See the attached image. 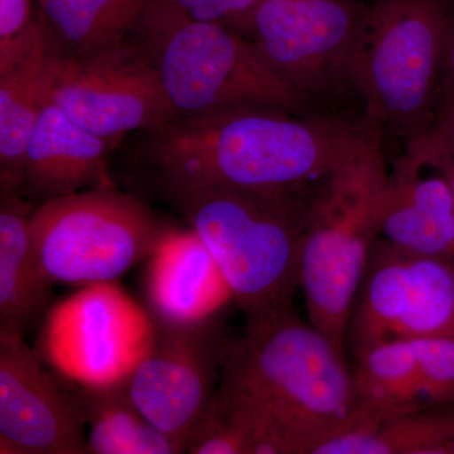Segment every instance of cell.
Instances as JSON below:
<instances>
[{"instance_id": "cell-1", "label": "cell", "mask_w": 454, "mask_h": 454, "mask_svg": "<svg viewBox=\"0 0 454 454\" xmlns=\"http://www.w3.org/2000/svg\"><path fill=\"white\" fill-rule=\"evenodd\" d=\"M148 134L142 155L163 184L309 196L382 133L365 118L245 109L177 119Z\"/></svg>"}, {"instance_id": "cell-2", "label": "cell", "mask_w": 454, "mask_h": 454, "mask_svg": "<svg viewBox=\"0 0 454 454\" xmlns=\"http://www.w3.org/2000/svg\"><path fill=\"white\" fill-rule=\"evenodd\" d=\"M219 393L249 429L252 454H315L360 406L345 351L293 309L225 340Z\"/></svg>"}, {"instance_id": "cell-3", "label": "cell", "mask_w": 454, "mask_h": 454, "mask_svg": "<svg viewBox=\"0 0 454 454\" xmlns=\"http://www.w3.org/2000/svg\"><path fill=\"white\" fill-rule=\"evenodd\" d=\"M205 245L245 321L292 309L309 196L164 184Z\"/></svg>"}, {"instance_id": "cell-4", "label": "cell", "mask_w": 454, "mask_h": 454, "mask_svg": "<svg viewBox=\"0 0 454 454\" xmlns=\"http://www.w3.org/2000/svg\"><path fill=\"white\" fill-rule=\"evenodd\" d=\"M387 175L384 134H379L319 184L307 205L301 289L310 324L343 351L358 289L380 238Z\"/></svg>"}, {"instance_id": "cell-5", "label": "cell", "mask_w": 454, "mask_h": 454, "mask_svg": "<svg viewBox=\"0 0 454 454\" xmlns=\"http://www.w3.org/2000/svg\"><path fill=\"white\" fill-rule=\"evenodd\" d=\"M129 41L154 66L177 119L245 109L315 112L249 38L220 23L151 5Z\"/></svg>"}, {"instance_id": "cell-6", "label": "cell", "mask_w": 454, "mask_h": 454, "mask_svg": "<svg viewBox=\"0 0 454 454\" xmlns=\"http://www.w3.org/2000/svg\"><path fill=\"white\" fill-rule=\"evenodd\" d=\"M450 8L444 0H375L365 8L349 83L364 118L404 142L435 119Z\"/></svg>"}, {"instance_id": "cell-7", "label": "cell", "mask_w": 454, "mask_h": 454, "mask_svg": "<svg viewBox=\"0 0 454 454\" xmlns=\"http://www.w3.org/2000/svg\"><path fill=\"white\" fill-rule=\"evenodd\" d=\"M172 227L112 184L33 208V247L53 284L110 283L154 252Z\"/></svg>"}, {"instance_id": "cell-8", "label": "cell", "mask_w": 454, "mask_h": 454, "mask_svg": "<svg viewBox=\"0 0 454 454\" xmlns=\"http://www.w3.org/2000/svg\"><path fill=\"white\" fill-rule=\"evenodd\" d=\"M151 315L114 282L90 284L47 313L35 351L80 387L121 384L153 342Z\"/></svg>"}, {"instance_id": "cell-9", "label": "cell", "mask_w": 454, "mask_h": 454, "mask_svg": "<svg viewBox=\"0 0 454 454\" xmlns=\"http://www.w3.org/2000/svg\"><path fill=\"white\" fill-rule=\"evenodd\" d=\"M365 8L360 0H258L245 37L313 107L351 90Z\"/></svg>"}, {"instance_id": "cell-10", "label": "cell", "mask_w": 454, "mask_h": 454, "mask_svg": "<svg viewBox=\"0 0 454 454\" xmlns=\"http://www.w3.org/2000/svg\"><path fill=\"white\" fill-rule=\"evenodd\" d=\"M454 337V262L379 238L349 317L352 349L385 340Z\"/></svg>"}, {"instance_id": "cell-11", "label": "cell", "mask_w": 454, "mask_h": 454, "mask_svg": "<svg viewBox=\"0 0 454 454\" xmlns=\"http://www.w3.org/2000/svg\"><path fill=\"white\" fill-rule=\"evenodd\" d=\"M51 100L83 129L112 142L177 119L154 66L130 41L85 61L53 57Z\"/></svg>"}, {"instance_id": "cell-12", "label": "cell", "mask_w": 454, "mask_h": 454, "mask_svg": "<svg viewBox=\"0 0 454 454\" xmlns=\"http://www.w3.org/2000/svg\"><path fill=\"white\" fill-rule=\"evenodd\" d=\"M223 342L214 319L184 327L155 325L151 348L125 381L134 406L182 453L219 390Z\"/></svg>"}, {"instance_id": "cell-13", "label": "cell", "mask_w": 454, "mask_h": 454, "mask_svg": "<svg viewBox=\"0 0 454 454\" xmlns=\"http://www.w3.org/2000/svg\"><path fill=\"white\" fill-rule=\"evenodd\" d=\"M0 453H88L76 385L47 370L23 334L0 333Z\"/></svg>"}, {"instance_id": "cell-14", "label": "cell", "mask_w": 454, "mask_h": 454, "mask_svg": "<svg viewBox=\"0 0 454 454\" xmlns=\"http://www.w3.org/2000/svg\"><path fill=\"white\" fill-rule=\"evenodd\" d=\"M379 231L385 241L414 254L454 262V197L450 182L420 137L387 175Z\"/></svg>"}, {"instance_id": "cell-15", "label": "cell", "mask_w": 454, "mask_h": 454, "mask_svg": "<svg viewBox=\"0 0 454 454\" xmlns=\"http://www.w3.org/2000/svg\"><path fill=\"white\" fill-rule=\"evenodd\" d=\"M146 262L145 298L155 325L205 324L234 300L216 262L191 229L172 227Z\"/></svg>"}, {"instance_id": "cell-16", "label": "cell", "mask_w": 454, "mask_h": 454, "mask_svg": "<svg viewBox=\"0 0 454 454\" xmlns=\"http://www.w3.org/2000/svg\"><path fill=\"white\" fill-rule=\"evenodd\" d=\"M110 143L112 140L83 129L50 100L27 145L20 193L42 203L107 186Z\"/></svg>"}, {"instance_id": "cell-17", "label": "cell", "mask_w": 454, "mask_h": 454, "mask_svg": "<svg viewBox=\"0 0 454 454\" xmlns=\"http://www.w3.org/2000/svg\"><path fill=\"white\" fill-rule=\"evenodd\" d=\"M153 0H38L35 14L51 55L85 61L121 47Z\"/></svg>"}, {"instance_id": "cell-18", "label": "cell", "mask_w": 454, "mask_h": 454, "mask_svg": "<svg viewBox=\"0 0 454 454\" xmlns=\"http://www.w3.org/2000/svg\"><path fill=\"white\" fill-rule=\"evenodd\" d=\"M315 454H454V405L403 411L360 405Z\"/></svg>"}, {"instance_id": "cell-19", "label": "cell", "mask_w": 454, "mask_h": 454, "mask_svg": "<svg viewBox=\"0 0 454 454\" xmlns=\"http://www.w3.org/2000/svg\"><path fill=\"white\" fill-rule=\"evenodd\" d=\"M31 202L2 193L0 202V333L25 336L46 313L52 282L33 247Z\"/></svg>"}, {"instance_id": "cell-20", "label": "cell", "mask_w": 454, "mask_h": 454, "mask_svg": "<svg viewBox=\"0 0 454 454\" xmlns=\"http://www.w3.org/2000/svg\"><path fill=\"white\" fill-rule=\"evenodd\" d=\"M52 85L53 56L40 27L32 46L16 62L0 71L2 193H20L27 145L42 110L51 100Z\"/></svg>"}, {"instance_id": "cell-21", "label": "cell", "mask_w": 454, "mask_h": 454, "mask_svg": "<svg viewBox=\"0 0 454 454\" xmlns=\"http://www.w3.org/2000/svg\"><path fill=\"white\" fill-rule=\"evenodd\" d=\"M86 422L88 454H179L175 442L155 428L131 403L125 382L77 387Z\"/></svg>"}, {"instance_id": "cell-22", "label": "cell", "mask_w": 454, "mask_h": 454, "mask_svg": "<svg viewBox=\"0 0 454 454\" xmlns=\"http://www.w3.org/2000/svg\"><path fill=\"white\" fill-rule=\"evenodd\" d=\"M354 354L352 372L361 406L375 411L427 406L411 340H379L354 349Z\"/></svg>"}, {"instance_id": "cell-23", "label": "cell", "mask_w": 454, "mask_h": 454, "mask_svg": "<svg viewBox=\"0 0 454 454\" xmlns=\"http://www.w3.org/2000/svg\"><path fill=\"white\" fill-rule=\"evenodd\" d=\"M409 340L417 357L424 404L454 405V337Z\"/></svg>"}, {"instance_id": "cell-24", "label": "cell", "mask_w": 454, "mask_h": 454, "mask_svg": "<svg viewBox=\"0 0 454 454\" xmlns=\"http://www.w3.org/2000/svg\"><path fill=\"white\" fill-rule=\"evenodd\" d=\"M37 32L32 0H0V71L31 47Z\"/></svg>"}, {"instance_id": "cell-25", "label": "cell", "mask_w": 454, "mask_h": 454, "mask_svg": "<svg viewBox=\"0 0 454 454\" xmlns=\"http://www.w3.org/2000/svg\"><path fill=\"white\" fill-rule=\"evenodd\" d=\"M450 182L454 197V110H438L432 125L419 134Z\"/></svg>"}, {"instance_id": "cell-26", "label": "cell", "mask_w": 454, "mask_h": 454, "mask_svg": "<svg viewBox=\"0 0 454 454\" xmlns=\"http://www.w3.org/2000/svg\"><path fill=\"white\" fill-rule=\"evenodd\" d=\"M223 0H153L152 7L201 22L220 23Z\"/></svg>"}, {"instance_id": "cell-27", "label": "cell", "mask_w": 454, "mask_h": 454, "mask_svg": "<svg viewBox=\"0 0 454 454\" xmlns=\"http://www.w3.org/2000/svg\"><path fill=\"white\" fill-rule=\"evenodd\" d=\"M438 110H454V11L452 9H450L443 59H442L437 112Z\"/></svg>"}, {"instance_id": "cell-28", "label": "cell", "mask_w": 454, "mask_h": 454, "mask_svg": "<svg viewBox=\"0 0 454 454\" xmlns=\"http://www.w3.org/2000/svg\"><path fill=\"white\" fill-rule=\"evenodd\" d=\"M258 0H223L221 25L232 31L247 35L250 16Z\"/></svg>"}, {"instance_id": "cell-29", "label": "cell", "mask_w": 454, "mask_h": 454, "mask_svg": "<svg viewBox=\"0 0 454 454\" xmlns=\"http://www.w3.org/2000/svg\"><path fill=\"white\" fill-rule=\"evenodd\" d=\"M37 2H38V0H35V3H37Z\"/></svg>"}]
</instances>
